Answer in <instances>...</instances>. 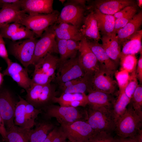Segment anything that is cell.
<instances>
[{
	"label": "cell",
	"instance_id": "6da1fadb",
	"mask_svg": "<svg viewBox=\"0 0 142 142\" xmlns=\"http://www.w3.org/2000/svg\"><path fill=\"white\" fill-rule=\"evenodd\" d=\"M26 100L42 112L53 104V98L57 97L56 86L51 83L45 84H32L26 91Z\"/></svg>",
	"mask_w": 142,
	"mask_h": 142
},
{
	"label": "cell",
	"instance_id": "7a4b0ae2",
	"mask_svg": "<svg viewBox=\"0 0 142 142\" xmlns=\"http://www.w3.org/2000/svg\"><path fill=\"white\" fill-rule=\"evenodd\" d=\"M59 62V58L52 54L40 59L34 65L32 84H45L54 81Z\"/></svg>",
	"mask_w": 142,
	"mask_h": 142
},
{
	"label": "cell",
	"instance_id": "3957f363",
	"mask_svg": "<svg viewBox=\"0 0 142 142\" xmlns=\"http://www.w3.org/2000/svg\"><path fill=\"white\" fill-rule=\"evenodd\" d=\"M43 112V118L49 119L55 118L60 125L78 120L85 121L86 118L85 109L81 110L79 107L63 106L53 104L47 107Z\"/></svg>",
	"mask_w": 142,
	"mask_h": 142
},
{
	"label": "cell",
	"instance_id": "277c9868",
	"mask_svg": "<svg viewBox=\"0 0 142 142\" xmlns=\"http://www.w3.org/2000/svg\"><path fill=\"white\" fill-rule=\"evenodd\" d=\"M142 116L129 103L124 113L116 120L115 131L118 137L125 138L135 136L141 129Z\"/></svg>",
	"mask_w": 142,
	"mask_h": 142
},
{
	"label": "cell",
	"instance_id": "5b68a950",
	"mask_svg": "<svg viewBox=\"0 0 142 142\" xmlns=\"http://www.w3.org/2000/svg\"><path fill=\"white\" fill-rule=\"evenodd\" d=\"M85 110L86 121L94 132L104 131L111 134L115 131V122L111 111L104 108H93L89 106Z\"/></svg>",
	"mask_w": 142,
	"mask_h": 142
},
{
	"label": "cell",
	"instance_id": "8992f818",
	"mask_svg": "<svg viewBox=\"0 0 142 142\" xmlns=\"http://www.w3.org/2000/svg\"><path fill=\"white\" fill-rule=\"evenodd\" d=\"M59 15L55 11L49 14H28L18 23L40 37L47 29L57 22Z\"/></svg>",
	"mask_w": 142,
	"mask_h": 142
},
{
	"label": "cell",
	"instance_id": "52a82bcc",
	"mask_svg": "<svg viewBox=\"0 0 142 142\" xmlns=\"http://www.w3.org/2000/svg\"><path fill=\"white\" fill-rule=\"evenodd\" d=\"M57 70L54 81L58 85L85 75L79 63L78 56L59 63Z\"/></svg>",
	"mask_w": 142,
	"mask_h": 142
},
{
	"label": "cell",
	"instance_id": "ba28073f",
	"mask_svg": "<svg viewBox=\"0 0 142 142\" xmlns=\"http://www.w3.org/2000/svg\"><path fill=\"white\" fill-rule=\"evenodd\" d=\"M53 25L47 29L40 39L37 40L35 45L32 65H34L40 59L48 54H58Z\"/></svg>",
	"mask_w": 142,
	"mask_h": 142
},
{
	"label": "cell",
	"instance_id": "9c48e42d",
	"mask_svg": "<svg viewBox=\"0 0 142 142\" xmlns=\"http://www.w3.org/2000/svg\"><path fill=\"white\" fill-rule=\"evenodd\" d=\"M85 1H71L62 8L57 22L71 24L78 28L84 19Z\"/></svg>",
	"mask_w": 142,
	"mask_h": 142
},
{
	"label": "cell",
	"instance_id": "30bf717a",
	"mask_svg": "<svg viewBox=\"0 0 142 142\" xmlns=\"http://www.w3.org/2000/svg\"><path fill=\"white\" fill-rule=\"evenodd\" d=\"M37 40L36 37L24 39L15 42L10 46V51L11 54L27 69L28 66L32 64Z\"/></svg>",
	"mask_w": 142,
	"mask_h": 142
},
{
	"label": "cell",
	"instance_id": "8fae6325",
	"mask_svg": "<svg viewBox=\"0 0 142 142\" xmlns=\"http://www.w3.org/2000/svg\"><path fill=\"white\" fill-rule=\"evenodd\" d=\"M114 75L100 65L99 68L91 77L92 90L101 91L113 95L116 93L117 94L118 86L116 81L114 79Z\"/></svg>",
	"mask_w": 142,
	"mask_h": 142
},
{
	"label": "cell",
	"instance_id": "7c38bea8",
	"mask_svg": "<svg viewBox=\"0 0 142 142\" xmlns=\"http://www.w3.org/2000/svg\"><path fill=\"white\" fill-rule=\"evenodd\" d=\"M60 125L70 142H86L94 132L85 120H78Z\"/></svg>",
	"mask_w": 142,
	"mask_h": 142
},
{
	"label": "cell",
	"instance_id": "4fadbf2b",
	"mask_svg": "<svg viewBox=\"0 0 142 142\" xmlns=\"http://www.w3.org/2000/svg\"><path fill=\"white\" fill-rule=\"evenodd\" d=\"M78 52V62L85 75H92L99 68L100 64L85 38L80 42Z\"/></svg>",
	"mask_w": 142,
	"mask_h": 142
},
{
	"label": "cell",
	"instance_id": "5bb4252c",
	"mask_svg": "<svg viewBox=\"0 0 142 142\" xmlns=\"http://www.w3.org/2000/svg\"><path fill=\"white\" fill-rule=\"evenodd\" d=\"M17 102L9 90H0V114L7 130L14 125V113Z\"/></svg>",
	"mask_w": 142,
	"mask_h": 142
},
{
	"label": "cell",
	"instance_id": "9a60e30c",
	"mask_svg": "<svg viewBox=\"0 0 142 142\" xmlns=\"http://www.w3.org/2000/svg\"><path fill=\"white\" fill-rule=\"evenodd\" d=\"M5 60L7 67L2 73L4 76L10 77L18 85L27 91L32 84L27 69L19 64L13 62L9 58Z\"/></svg>",
	"mask_w": 142,
	"mask_h": 142
},
{
	"label": "cell",
	"instance_id": "2e32d148",
	"mask_svg": "<svg viewBox=\"0 0 142 142\" xmlns=\"http://www.w3.org/2000/svg\"><path fill=\"white\" fill-rule=\"evenodd\" d=\"M20 1L2 6L0 9V29L11 23H18L28 15L21 9Z\"/></svg>",
	"mask_w": 142,
	"mask_h": 142
},
{
	"label": "cell",
	"instance_id": "e0dca14e",
	"mask_svg": "<svg viewBox=\"0 0 142 142\" xmlns=\"http://www.w3.org/2000/svg\"><path fill=\"white\" fill-rule=\"evenodd\" d=\"M53 0H21V9L28 14H49L55 11Z\"/></svg>",
	"mask_w": 142,
	"mask_h": 142
},
{
	"label": "cell",
	"instance_id": "ac0fdd59",
	"mask_svg": "<svg viewBox=\"0 0 142 142\" xmlns=\"http://www.w3.org/2000/svg\"><path fill=\"white\" fill-rule=\"evenodd\" d=\"M113 96L101 91L92 90L87 95V105L93 108H103L111 111L115 99Z\"/></svg>",
	"mask_w": 142,
	"mask_h": 142
},
{
	"label": "cell",
	"instance_id": "d6986e66",
	"mask_svg": "<svg viewBox=\"0 0 142 142\" xmlns=\"http://www.w3.org/2000/svg\"><path fill=\"white\" fill-rule=\"evenodd\" d=\"M87 39L90 48L95 55L99 64L109 72L114 74L118 65L108 56L98 42Z\"/></svg>",
	"mask_w": 142,
	"mask_h": 142
},
{
	"label": "cell",
	"instance_id": "ffe728a7",
	"mask_svg": "<svg viewBox=\"0 0 142 142\" xmlns=\"http://www.w3.org/2000/svg\"><path fill=\"white\" fill-rule=\"evenodd\" d=\"M131 0H99L95 1V9L101 13L113 15L124 8L133 5Z\"/></svg>",
	"mask_w": 142,
	"mask_h": 142
},
{
	"label": "cell",
	"instance_id": "44dd1931",
	"mask_svg": "<svg viewBox=\"0 0 142 142\" xmlns=\"http://www.w3.org/2000/svg\"><path fill=\"white\" fill-rule=\"evenodd\" d=\"M101 40L102 47L109 57L117 65L119 63L121 45L114 33L102 35Z\"/></svg>",
	"mask_w": 142,
	"mask_h": 142
},
{
	"label": "cell",
	"instance_id": "7402d4cb",
	"mask_svg": "<svg viewBox=\"0 0 142 142\" xmlns=\"http://www.w3.org/2000/svg\"><path fill=\"white\" fill-rule=\"evenodd\" d=\"M53 101V103L67 107H85L88 104L87 95L85 93H62L60 96L54 97Z\"/></svg>",
	"mask_w": 142,
	"mask_h": 142
},
{
	"label": "cell",
	"instance_id": "603a6c76",
	"mask_svg": "<svg viewBox=\"0 0 142 142\" xmlns=\"http://www.w3.org/2000/svg\"><path fill=\"white\" fill-rule=\"evenodd\" d=\"M83 21V24L79 29L83 37L98 42L101 37L94 11H91L84 18Z\"/></svg>",
	"mask_w": 142,
	"mask_h": 142
},
{
	"label": "cell",
	"instance_id": "cb8c5ba5",
	"mask_svg": "<svg viewBox=\"0 0 142 142\" xmlns=\"http://www.w3.org/2000/svg\"><path fill=\"white\" fill-rule=\"evenodd\" d=\"M142 23V12L141 11L136 14L130 21L119 30L116 36L121 46L139 30Z\"/></svg>",
	"mask_w": 142,
	"mask_h": 142
},
{
	"label": "cell",
	"instance_id": "d4e9b609",
	"mask_svg": "<svg viewBox=\"0 0 142 142\" xmlns=\"http://www.w3.org/2000/svg\"><path fill=\"white\" fill-rule=\"evenodd\" d=\"M58 23L53 25L56 38L79 41L83 38L79 31V28L65 23Z\"/></svg>",
	"mask_w": 142,
	"mask_h": 142
},
{
	"label": "cell",
	"instance_id": "484cf974",
	"mask_svg": "<svg viewBox=\"0 0 142 142\" xmlns=\"http://www.w3.org/2000/svg\"><path fill=\"white\" fill-rule=\"evenodd\" d=\"M39 121L34 128L30 130L29 142H43L49 133L55 126L51 119L43 118Z\"/></svg>",
	"mask_w": 142,
	"mask_h": 142
},
{
	"label": "cell",
	"instance_id": "4316f807",
	"mask_svg": "<svg viewBox=\"0 0 142 142\" xmlns=\"http://www.w3.org/2000/svg\"><path fill=\"white\" fill-rule=\"evenodd\" d=\"M94 11L99 31L102 35L114 33L115 19L114 16L101 13L95 9Z\"/></svg>",
	"mask_w": 142,
	"mask_h": 142
},
{
	"label": "cell",
	"instance_id": "83f0119b",
	"mask_svg": "<svg viewBox=\"0 0 142 142\" xmlns=\"http://www.w3.org/2000/svg\"><path fill=\"white\" fill-rule=\"evenodd\" d=\"M16 104L14 116V125L25 129H31L33 126L27 118L25 111L26 101L20 96Z\"/></svg>",
	"mask_w": 142,
	"mask_h": 142
},
{
	"label": "cell",
	"instance_id": "f1b7e54d",
	"mask_svg": "<svg viewBox=\"0 0 142 142\" xmlns=\"http://www.w3.org/2000/svg\"><path fill=\"white\" fill-rule=\"evenodd\" d=\"M142 30H139L133 35L122 45L120 57L129 55L135 54L142 50Z\"/></svg>",
	"mask_w": 142,
	"mask_h": 142
},
{
	"label": "cell",
	"instance_id": "f546056e",
	"mask_svg": "<svg viewBox=\"0 0 142 142\" xmlns=\"http://www.w3.org/2000/svg\"><path fill=\"white\" fill-rule=\"evenodd\" d=\"M124 90L118 91L111 110L112 116L116 122L125 112L130 100L126 95Z\"/></svg>",
	"mask_w": 142,
	"mask_h": 142
},
{
	"label": "cell",
	"instance_id": "4dcf8cb0",
	"mask_svg": "<svg viewBox=\"0 0 142 142\" xmlns=\"http://www.w3.org/2000/svg\"><path fill=\"white\" fill-rule=\"evenodd\" d=\"M31 129L14 125L7 130L6 142H29Z\"/></svg>",
	"mask_w": 142,
	"mask_h": 142
},
{
	"label": "cell",
	"instance_id": "1f68e13d",
	"mask_svg": "<svg viewBox=\"0 0 142 142\" xmlns=\"http://www.w3.org/2000/svg\"><path fill=\"white\" fill-rule=\"evenodd\" d=\"M92 76L85 75L77 83L60 91L62 93H85L92 90L91 83Z\"/></svg>",
	"mask_w": 142,
	"mask_h": 142
},
{
	"label": "cell",
	"instance_id": "d6a6232c",
	"mask_svg": "<svg viewBox=\"0 0 142 142\" xmlns=\"http://www.w3.org/2000/svg\"><path fill=\"white\" fill-rule=\"evenodd\" d=\"M137 62V59L135 54L121 56L119 62L120 70H125L130 73L136 70Z\"/></svg>",
	"mask_w": 142,
	"mask_h": 142
},
{
	"label": "cell",
	"instance_id": "836d02e7",
	"mask_svg": "<svg viewBox=\"0 0 142 142\" xmlns=\"http://www.w3.org/2000/svg\"><path fill=\"white\" fill-rule=\"evenodd\" d=\"M129 103L135 111L142 116V86L138 84L130 99Z\"/></svg>",
	"mask_w": 142,
	"mask_h": 142
},
{
	"label": "cell",
	"instance_id": "e575fe53",
	"mask_svg": "<svg viewBox=\"0 0 142 142\" xmlns=\"http://www.w3.org/2000/svg\"><path fill=\"white\" fill-rule=\"evenodd\" d=\"M23 26L18 22L9 24L0 29V34L3 38L9 39L20 30Z\"/></svg>",
	"mask_w": 142,
	"mask_h": 142
},
{
	"label": "cell",
	"instance_id": "d590c367",
	"mask_svg": "<svg viewBox=\"0 0 142 142\" xmlns=\"http://www.w3.org/2000/svg\"><path fill=\"white\" fill-rule=\"evenodd\" d=\"M86 142H116L111 134L104 131L94 132Z\"/></svg>",
	"mask_w": 142,
	"mask_h": 142
},
{
	"label": "cell",
	"instance_id": "8d00e7d4",
	"mask_svg": "<svg viewBox=\"0 0 142 142\" xmlns=\"http://www.w3.org/2000/svg\"><path fill=\"white\" fill-rule=\"evenodd\" d=\"M137 12L135 7L129 12L121 17L115 19L114 33L116 34L119 29L123 27L130 21Z\"/></svg>",
	"mask_w": 142,
	"mask_h": 142
},
{
	"label": "cell",
	"instance_id": "74e56055",
	"mask_svg": "<svg viewBox=\"0 0 142 142\" xmlns=\"http://www.w3.org/2000/svg\"><path fill=\"white\" fill-rule=\"evenodd\" d=\"M117 82L118 91L125 89L128 84L130 78V73L123 70H117L114 74Z\"/></svg>",
	"mask_w": 142,
	"mask_h": 142
},
{
	"label": "cell",
	"instance_id": "f35d334b",
	"mask_svg": "<svg viewBox=\"0 0 142 142\" xmlns=\"http://www.w3.org/2000/svg\"><path fill=\"white\" fill-rule=\"evenodd\" d=\"M35 36V34L32 31L23 26L21 29L11 37L9 39L15 41L32 38Z\"/></svg>",
	"mask_w": 142,
	"mask_h": 142
},
{
	"label": "cell",
	"instance_id": "ab89813d",
	"mask_svg": "<svg viewBox=\"0 0 142 142\" xmlns=\"http://www.w3.org/2000/svg\"><path fill=\"white\" fill-rule=\"evenodd\" d=\"M25 111L28 120L33 127L36 123V119L39 114L42 113V111L37 109L26 101Z\"/></svg>",
	"mask_w": 142,
	"mask_h": 142
},
{
	"label": "cell",
	"instance_id": "60d3db41",
	"mask_svg": "<svg viewBox=\"0 0 142 142\" xmlns=\"http://www.w3.org/2000/svg\"><path fill=\"white\" fill-rule=\"evenodd\" d=\"M138 84V79L136 75L135 70L130 73V78L128 83L124 90L126 95L130 100Z\"/></svg>",
	"mask_w": 142,
	"mask_h": 142
},
{
	"label": "cell",
	"instance_id": "b9f144b4",
	"mask_svg": "<svg viewBox=\"0 0 142 142\" xmlns=\"http://www.w3.org/2000/svg\"><path fill=\"white\" fill-rule=\"evenodd\" d=\"M56 38L58 54L60 56L59 63H60L68 59L67 40Z\"/></svg>",
	"mask_w": 142,
	"mask_h": 142
},
{
	"label": "cell",
	"instance_id": "7bdbcfd3",
	"mask_svg": "<svg viewBox=\"0 0 142 142\" xmlns=\"http://www.w3.org/2000/svg\"><path fill=\"white\" fill-rule=\"evenodd\" d=\"M67 40V55L68 59L77 56L80 41L72 40Z\"/></svg>",
	"mask_w": 142,
	"mask_h": 142
},
{
	"label": "cell",
	"instance_id": "ee69618b",
	"mask_svg": "<svg viewBox=\"0 0 142 142\" xmlns=\"http://www.w3.org/2000/svg\"><path fill=\"white\" fill-rule=\"evenodd\" d=\"M116 142H142V130H139L134 136L125 138H115Z\"/></svg>",
	"mask_w": 142,
	"mask_h": 142
},
{
	"label": "cell",
	"instance_id": "f6af8a7d",
	"mask_svg": "<svg viewBox=\"0 0 142 142\" xmlns=\"http://www.w3.org/2000/svg\"><path fill=\"white\" fill-rule=\"evenodd\" d=\"M66 134L60 125L57 126L55 133L51 142H68Z\"/></svg>",
	"mask_w": 142,
	"mask_h": 142
},
{
	"label": "cell",
	"instance_id": "bcb514c9",
	"mask_svg": "<svg viewBox=\"0 0 142 142\" xmlns=\"http://www.w3.org/2000/svg\"><path fill=\"white\" fill-rule=\"evenodd\" d=\"M140 52V56L138 61L136 69V75L139 81L140 84L142 83V52L141 50Z\"/></svg>",
	"mask_w": 142,
	"mask_h": 142
},
{
	"label": "cell",
	"instance_id": "7dc6e473",
	"mask_svg": "<svg viewBox=\"0 0 142 142\" xmlns=\"http://www.w3.org/2000/svg\"><path fill=\"white\" fill-rule=\"evenodd\" d=\"M3 38L0 34V57L5 60L8 57L5 43Z\"/></svg>",
	"mask_w": 142,
	"mask_h": 142
},
{
	"label": "cell",
	"instance_id": "c3c4849f",
	"mask_svg": "<svg viewBox=\"0 0 142 142\" xmlns=\"http://www.w3.org/2000/svg\"><path fill=\"white\" fill-rule=\"evenodd\" d=\"M135 7L134 5L127 6L114 14L113 16L115 19L119 18L129 12Z\"/></svg>",
	"mask_w": 142,
	"mask_h": 142
},
{
	"label": "cell",
	"instance_id": "681fc988",
	"mask_svg": "<svg viewBox=\"0 0 142 142\" xmlns=\"http://www.w3.org/2000/svg\"><path fill=\"white\" fill-rule=\"evenodd\" d=\"M7 132L4 121L0 114V134L5 141L6 140Z\"/></svg>",
	"mask_w": 142,
	"mask_h": 142
},
{
	"label": "cell",
	"instance_id": "f907efd6",
	"mask_svg": "<svg viewBox=\"0 0 142 142\" xmlns=\"http://www.w3.org/2000/svg\"><path fill=\"white\" fill-rule=\"evenodd\" d=\"M4 76L3 74L0 72V89L3 82Z\"/></svg>",
	"mask_w": 142,
	"mask_h": 142
},
{
	"label": "cell",
	"instance_id": "816d5d0a",
	"mask_svg": "<svg viewBox=\"0 0 142 142\" xmlns=\"http://www.w3.org/2000/svg\"><path fill=\"white\" fill-rule=\"evenodd\" d=\"M138 4L140 8H141L142 6V1L141 0H138Z\"/></svg>",
	"mask_w": 142,
	"mask_h": 142
},
{
	"label": "cell",
	"instance_id": "f5cc1de1",
	"mask_svg": "<svg viewBox=\"0 0 142 142\" xmlns=\"http://www.w3.org/2000/svg\"><path fill=\"white\" fill-rule=\"evenodd\" d=\"M0 142H6L3 139L2 140L0 139Z\"/></svg>",
	"mask_w": 142,
	"mask_h": 142
},
{
	"label": "cell",
	"instance_id": "db71d44e",
	"mask_svg": "<svg viewBox=\"0 0 142 142\" xmlns=\"http://www.w3.org/2000/svg\"><path fill=\"white\" fill-rule=\"evenodd\" d=\"M60 1L62 4H63L64 2L65 1V0H59Z\"/></svg>",
	"mask_w": 142,
	"mask_h": 142
},
{
	"label": "cell",
	"instance_id": "11a10c76",
	"mask_svg": "<svg viewBox=\"0 0 142 142\" xmlns=\"http://www.w3.org/2000/svg\"></svg>",
	"mask_w": 142,
	"mask_h": 142
}]
</instances>
